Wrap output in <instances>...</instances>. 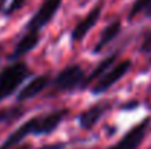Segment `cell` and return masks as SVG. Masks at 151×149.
<instances>
[{"label":"cell","mask_w":151,"mask_h":149,"mask_svg":"<svg viewBox=\"0 0 151 149\" xmlns=\"http://www.w3.org/2000/svg\"><path fill=\"white\" fill-rule=\"evenodd\" d=\"M69 115V108H57L50 113L34 115L25 123H22L18 129H15L1 143L0 149H13L21 145L28 136H46L53 133Z\"/></svg>","instance_id":"6da1fadb"},{"label":"cell","mask_w":151,"mask_h":149,"mask_svg":"<svg viewBox=\"0 0 151 149\" xmlns=\"http://www.w3.org/2000/svg\"><path fill=\"white\" fill-rule=\"evenodd\" d=\"M32 76V70L24 60L10 61L9 64L0 67V102L12 97L19 86Z\"/></svg>","instance_id":"7a4b0ae2"},{"label":"cell","mask_w":151,"mask_h":149,"mask_svg":"<svg viewBox=\"0 0 151 149\" xmlns=\"http://www.w3.org/2000/svg\"><path fill=\"white\" fill-rule=\"evenodd\" d=\"M85 79H87V73L79 64H69L63 67L54 76V79H51L50 91L47 97H56L73 91H84Z\"/></svg>","instance_id":"3957f363"},{"label":"cell","mask_w":151,"mask_h":149,"mask_svg":"<svg viewBox=\"0 0 151 149\" xmlns=\"http://www.w3.org/2000/svg\"><path fill=\"white\" fill-rule=\"evenodd\" d=\"M132 67V61L131 60H120L119 63H116L110 70H107L100 79H97L93 85H91V94L93 95H100L104 94L107 89H110L113 85H116Z\"/></svg>","instance_id":"277c9868"},{"label":"cell","mask_w":151,"mask_h":149,"mask_svg":"<svg viewBox=\"0 0 151 149\" xmlns=\"http://www.w3.org/2000/svg\"><path fill=\"white\" fill-rule=\"evenodd\" d=\"M150 126L151 117L142 118L139 123L132 126L116 143H113L111 146H109L106 149H138L142 145V142H144V139L148 133Z\"/></svg>","instance_id":"5b68a950"},{"label":"cell","mask_w":151,"mask_h":149,"mask_svg":"<svg viewBox=\"0 0 151 149\" xmlns=\"http://www.w3.org/2000/svg\"><path fill=\"white\" fill-rule=\"evenodd\" d=\"M60 6H62V0H43L40 7L28 19L25 25V31H40L41 32V29L47 26L54 19Z\"/></svg>","instance_id":"8992f818"},{"label":"cell","mask_w":151,"mask_h":149,"mask_svg":"<svg viewBox=\"0 0 151 149\" xmlns=\"http://www.w3.org/2000/svg\"><path fill=\"white\" fill-rule=\"evenodd\" d=\"M103 6L104 3L103 1H99L96 6H93V9L73 26V29L70 31V41L72 43H79L82 41L87 34L96 26V24L100 21L101 18V12H103Z\"/></svg>","instance_id":"52a82bcc"},{"label":"cell","mask_w":151,"mask_h":149,"mask_svg":"<svg viewBox=\"0 0 151 149\" xmlns=\"http://www.w3.org/2000/svg\"><path fill=\"white\" fill-rule=\"evenodd\" d=\"M110 102L107 101H99L96 104H91L88 108L79 113L78 115V124L82 130H91L101 118L103 115L110 110Z\"/></svg>","instance_id":"ba28073f"},{"label":"cell","mask_w":151,"mask_h":149,"mask_svg":"<svg viewBox=\"0 0 151 149\" xmlns=\"http://www.w3.org/2000/svg\"><path fill=\"white\" fill-rule=\"evenodd\" d=\"M50 83H51L50 73H43V75L34 76L27 85H24L18 91V94H16V102H24V101L35 98L43 91H46L50 86Z\"/></svg>","instance_id":"9c48e42d"},{"label":"cell","mask_w":151,"mask_h":149,"mask_svg":"<svg viewBox=\"0 0 151 149\" xmlns=\"http://www.w3.org/2000/svg\"><path fill=\"white\" fill-rule=\"evenodd\" d=\"M40 41H41V32L40 31H25L19 37V40L16 41L12 54L9 56V60L10 61H16L21 57L27 56L28 53H31L40 44Z\"/></svg>","instance_id":"30bf717a"},{"label":"cell","mask_w":151,"mask_h":149,"mask_svg":"<svg viewBox=\"0 0 151 149\" xmlns=\"http://www.w3.org/2000/svg\"><path fill=\"white\" fill-rule=\"evenodd\" d=\"M120 31H122V21H120V19H113V21L101 31L100 38H99V41L96 43V46H94V48H93V53H94V54H100L101 51L106 48L110 43H113V41L119 37Z\"/></svg>","instance_id":"8fae6325"},{"label":"cell","mask_w":151,"mask_h":149,"mask_svg":"<svg viewBox=\"0 0 151 149\" xmlns=\"http://www.w3.org/2000/svg\"><path fill=\"white\" fill-rule=\"evenodd\" d=\"M119 56H120V51L117 50V51H113L111 54H109L107 57H104L103 60H100V61L97 63V66L87 75V79H85V83H84V89H87V88H88L90 85H93L97 79H100L107 70H110V69L116 64Z\"/></svg>","instance_id":"7c38bea8"},{"label":"cell","mask_w":151,"mask_h":149,"mask_svg":"<svg viewBox=\"0 0 151 149\" xmlns=\"http://www.w3.org/2000/svg\"><path fill=\"white\" fill-rule=\"evenodd\" d=\"M138 15H144L147 19H151V0H135L129 9L128 19L132 21Z\"/></svg>","instance_id":"4fadbf2b"},{"label":"cell","mask_w":151,"mask_h":149,"mask_svg":"<svg viewBox=\"0 0 151 149\" xmlns=\"http://www.w3.org/2000/svg\"><path fill=\"white\" fill-rule=\"evenodd\" d=\"M24 114H25V110L19 105L3 107V108H0V124L1 123H12V121L21 118Z\"/></svg>","instance_id":"5bb4252c"},{"label":"cell","mask_w":151,"mask_h":149,"mask_svg":"<svg viewBox=\"0 0 151 149\" xmlns=\"http://www.w3.org/2000/svg\"><path fill=\"white\" fill-rule=\"evenodd\" d=\"M139 53L148 56L151 54V28H147L141 34V43H139Z\"/></svg>","instance_id":"9a60e30c"},{"label":"cell","mask_w":151,"mask_h":149,"mask_svg":"<svg viewBox=\"0 0 151 149\" xmlns=\"http://www.w3.org/2000/svg\"><path fill=\"white\" fill-rule=\"evenodd\" d=\"M27 1H28V0H10L9 6L4 9V15H6V16H10V15H13L15 12L21 10V9L25 6Z\"/></svg>","instance_id":"2e32d148"},{"label":"cell","mask_w":151,"mask_h":149,"mask_svg":"<svg viewBox=\"0 0 151 149\" xmlns=\"http://www.w3.org/2000/svg\"><path fill=\"white\" fill-rule=\"evenodd\" d=\"M138 105H139V101L132 99V101H126V102H123V104L120 105V110H123V111H129V110H135V108H138Z\"/></svg>","instance_id":"e0dca14e"},{"label":"cell","mask_w":151,"mask_h":149,"mask_svg":"<svg viewBox=\"0 0 151 149\" xmlns=\"http://www.w3.org/2000/svg\"><path fill=\"white\" fill-rule=\"evenodd\" d=\"M66 148V143L63 142H56V143H49V145H43L38 149H65Z\"/></svg>","instance_id":"ac0fdd59"},{"label":"cell","mask_w":151,"mask_h":149,"mask_svg":"<svg viewBox=\"0 0 151 149\" xmlns=\"http://www.w3.org/2000/svg\"><path fill=\"white\" fill-rule=\"evenodd\" d=\"M13 149H32V145L31 143H21V145L15 146Z\"/></svg>","instance_id":"d6986e66"},{"label":"cell","mask_w":151,"mask_h":149,"mask_svg":"<svg viewBox=\"0 0 151 149\" xmlns=\"http://www.w3.org/2000/svg\"><path fill=\"white\" fill-rule=\"evenodd\" d=\"M6 1H7V0H0V12L4 9V4H6Z\"/></svg>","instance_id":"ffe728a7"},{"label":"cell","mask_w":151,"mask_h":149,"mask_svg":"<svg viewBox=\"0 0 151 149\" xmlns=\"http://www.w3.org/2000/svg\"><path fill=\"white\" fill-rule=\"evenodd\" d=\"M1 51H3V44L0 43V53H1Z\"/></svg>","instance_id":"44dd1931"},{"label":"cell","mask_w":151,"mask_h":149,"mask_svg":"<svg viewBox=\"0 0 151 149\" xmlns=\"http://www.w3.org/2000/svg\"><path fill=\"white\" fill-rule=\"evenodd\" d=\"M148 110H150V111H151V104H150V105H148Z\"/></svg>","instance_id":"7402d4cb"}]
</instances>
